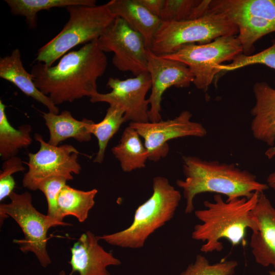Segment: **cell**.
Masks as SVG:
<instances>
[{
  "label": "cell",
  "instance_id": "32",
  "mask_svg": "<svg viewBox=\"0 0 275 275\" xmlns=\"http://www.w3.org/2000/svg\"><path fill=\"white\" fill-rule=\"evenodd\" d=\"M138 1L152 14L159 17L164 0H138Z\"/></svg>",
  "mask_w": 275,
  "mask_h": 275
},
{
  "label": "cell",
  "instance_id": "13",
  "mask_svg": "<svg viewBox=\"0 0 275 275\" xmlns=\"http://www.w3.org/2000/svg\"><path fill=\"white\" fill-rule=\"evenodd\" d=\"M146 54L147 70L152 82L151 94L148 98L150 105L148 118L149 122H156L161 120V102L164 92L171 87L187 88L194 77L188 67L181 62L158 56L148 48Z\"/></svg>",
  "mask_w": 275,
  "mask_h": 275
},
{
  "label": "cell",
  "instance_id": "3",
  "mask_svg": "<svg viewBox=\"0 0 275 275\" xmlns=\"http://www.w3.org/2000/svg\"><path fill=\"white\" fill-rule=\"evenodd\" d=\"M184 180L178 179L177 185L183 189L185 200V213L194 210V199L201 193L223 195L227 199L250 198L257 191L263 193L269 186L259 182L256 176L233 163L208 161L192 156L182 157Z\"/></svg>",
  "mask_w": 275,
  "mask_h": 275
},
{
  "label": "cell",
  "instance_id": "6",
  "mask_svg": "<svg viewBox=\"0 0 275 275\" xmlns=\"http://www.w3.org/2000/svg\"><path fill=\"white\" fill-rule=\"evenodd\" d=\"M238 33L237 26L225 16L208 13L195 19L162 22L150 49L158 56H163L175 52L185 44H206Z\"/></svg>",
  "mask_w": 275,
  "mask_h": 275
},
{
  "label": "cell",
  "instance_id": "11",
  "mask_svg": "<svg viewBox=\"0 0 275 275\" xmlns=\"http://www.w3.org/2000/svg\"><path fill=\"white\" fill-rule=\"evenodd\" d=\"M191 117L190 112L183 111L173 119L156 122H130L129 125L144 139L148 159L156 162L168 154L169 141L187 136L203 138L207 134L203 125L191 121Z\"/></svg>",
  "mask_w": 275,
  "mask_h": 275
},
{
  "label": "cell",
  "instance_id": "12",
  "mask_svg": "<svg viewBox=\"0 0 275 275\" xmlns=\"http://www.w3.org/2000/svg\"><path fill=\"white\" fill-rule=\"evenodd\" d=\"M112 91L96 94L90 98L91 102H106L120 107L124 112L125 122H149V101L146 96L151 89L152 82L148 72L132 78L121 80L109 77L106 84Z\"/></svg>",
  "mask_w": 275,
  "mask_h": 275
},
{
  "label": "cell",
  "instance_id": "18",
  "mask_svg": "<svg viewBox=\"0 0 275 275\" xmlns=\"http://www.w3.org/2000/svg\"><path fill=\"white\" fill-rule=\"evenodd\" d=\"M0 77L12 83L25 95L45 105L49 112L59 114L58 107L37 89L32 75L24 69L19 49L16 48L11 54L0 58Z\"/></svg>",
  "mask_w": 275,
  "mask_h": 275
},
{
  "label": "cell",
  "instance_id": "29",
  "mask_svg": "<svg viewBox=\"0 0 275 275\" xmlns=\"http://www.w3.org/2000/svg\"><path fill=\"white\" fill-rule=\"evenodd\" d=\"M66 179L62 177H51L41 181L37 186V190L41 191L45 196L47 202V213L50 218L62 224H70L62 222L59 216L58 199L62 188L66 185Z\"/></svg>",
  "mask_w": 275,
  "mask_h": 275
},
{
  "label": "cell",
  "instance_id": "33",
  "mask_svg": "<svg viewBox=\"0 0 275 275\" xmlns=\"http://www.w3.org/2000/svg\"><path fill=\"white\" fill-rule=\"evenodd\" d=\"M267 182L269 187L275 190V171L269 175Z\"/></svg>",
  "mask_w": 275,
  "mask_h": 275
},
{
  "label": "cell",
  "instance_id": "36",
  "mask_svg": "<svg viewBox=\"0 0 275 275\" xmlns=\"http://www.w3.org/2000/svg\"><path fill=\"white\" fill-rule=\"evenodd\" d=\"M270 275H275V271H269Z\"/></svg>",
  "mask_w": 275,
  "mask_h": 275
},
{
  "label": "cell",
  "instance_id": "15",
  "mask_svg": "<svg viewBox=\"0 0 275 275\" xmlns=\"http://www.w3.org/2000/svg\"><path fill=\"white\" fill-rule=\"evenodd\" d=\"M252 214L258 225L250 241L252 254L258 264L275 269V208L263 193L259 194Z\"/></svg>",
  "mask_w": 275,
  "mask_h": 275
},
{
  "label": "cell",
  "instance_id": "8",
  "mask_svg": "<svg viewBox=\"0 0 275 275\" xmlns=\"http://www.w3.org/2000/svg\"><path fill=\"white\" fill-rule=\"evenodd\" d=\"M242 53L236 36L222 37L203 44H187L174 53L160 56L186 65L194 75L193 83L198 89L207 91L223 63L232 61Z\"/></svg>",
  "mask_w": 275,
  "mask_h": 275
},
{
  "label": "cell",
  "instance_id": "17",
  "mask_svg": "<svg viewBox=\"0 0 275 275\" xmlns=\"http://www.w3.org/2000/svg\"><path fill=\"white\" fill-rule=\"evenodd\" d=\"M107 4L111 12L140 33L146 47L150 48L162 22L160 18L152 14L138 0H112Z\"/></svg>",
  "mask_w": 275,
  "mask_h": 275
},
{
  "label": "cell",
  "instance_id": "10",
  "mask_svg": "<svg viewBox=\"0 0 275 275\" xmlns=\"http://www.w3.org/2000/svg\"><path fill=\"white\" fill-rule=\"evenodd\" d=\"M97 41L104 52L114 53L112 63L119 71L135 76L148 72L144 40L121 18L116 17Z\"/></svg>",
  "mask_w": 275,
  "mask_h": 275
},
{
  "label": "cell",
  "instance_id": "27",
  "mask_svg": "<svg viewBox=\"0 0 275 275\" xmlns=\"http://www.w3.org/2000/svg\"><path fill=\"white\" fill-rule=\"evenodd\" d=\"M237 265V261L231 260L210 264L206 257L199 254L179 275H233Z\"/></svg>",
  "mask_w": 275,
  "mask_h": 275
},
{
  "label": "cell",
  "instance_id": "20",
  "mask_svg": "<svg viewBox=\"0 0 275 275\" xmlns=\"http://www.w3.org/2000/svg\"><path fill=\"white\" fill-rule=\"evenodd\" d=\"M140 137L136 130L129 125L123 131L119 143L112 148L113 154L125 172L146 166L148 153Z\"/></svg>",
  "mask_w": 275,
  "mask_h": 275
},
{
  "label": "cell",
  "instance_id": "25",
  "mask_svg": "<svg viewBox=\"0 0 275 275\" xmlns=\"http://www.w3.org/2000/svg\"><path fill=\"white\" fill-rule=\"evenodd\" d=\"M124 116L122 108L117 105H109L103 120L98 123L93 122L89 125L90 133L96 136L98 143V151L94 162L101 163L103 162L109 140L125 122Z\"/></svg>",
  "mask_w": 275,
  "mask_h": 275
},
{
  "label": "cell",
  "instance_id": "24",
  "mask_svg": "<svg viewBox=\"0 0 275 275\" xmlns=\"http://www.w3.org/2000/svg\"><path fill=\"white\" fill-rule=\"evenodd\" d=\"M14 15L24 16L29 26H37V13L52 8H66L72 5L94 6L95 0H5Z\"/></svg>",
  "mask_w": 275,
  "mask_h": 275
},
{
  "label": "cell",
  "instance_id": "1",
  "mask_svg": "<svg viewBox=\"0 0 275 275\" xmlns=\"http://www.w3.org/2000/svg\"><path fill=\"white\" fill-rule=\"evenodd\" d=\"M107 58L97 40L61 57L55 66L37 63L31 73L38 90L57 105L96 94L97 81L104 73Z\"/></svg>",
  "mask_w": 275,
  "mask_h": 275
},
{
  "label": "cell",
  "instance_id": "34",
  "mask_svg": "<svg viewBox=\"0 0 275 275\" xmlns=\"http://www.w3.org/2000/svg\"><path fill=\"white\" fill-rule=\"evenodd\" d=\"M265 155L268 159H270L275 156V144L272 147H270L265 152Z\"/></svg>",
  "mask_w": 275,
  "mask_h": 275
},
{
  "label": "cell",
  "instance_id": "14",
  "mask_svg": "<svg viewBox=\"0 0 275 275\" xmlns=\"http://www.w3.org/2000/svg\"><path fill=\"white\" fill-rule=\"evenodd\" d=\"M99 240L100 236L88 231L74 243L71 248L70 275L74 272L79 275H111L107 267L121 264L119 259L99 244Z\"/></svg>",
  "mask_w": 275,
  "mask_h": 275
},
{
  "label": "cell",
  "instance_id": "35",
  "mask_svg": "<svg viewBox=\"0 0 275 275\" xmlns=\"http://www.w3.org/2000/svg\"><path fill=\"white\" fill-rule=\"evenodd\" d=\"M59 275H66V274L64 270H61Z\"/></svg>",
  "mask_w": 275,
  "mask_h": 275
},
{
  "label": "cell",
  "instance_id": "5",
  "mask_svg": "<svg viewBox=\"0 0 275 275\" xmlns=\"http://www.w3.org/2000/svg\"><path fill=\"white\" fill-rule=\"evenodd\" d=\"M66 8L69 14L68 21L58 35L38 49L35 61L52 66L73 47L98 40L117 17L107 3Z\"/></svg>",
  "mask_w": 275,
  "mask_h": 275
},
{
  "label": "cell",
  "instance_id": "23",
  "mask_svg": "<svg viewBox=\"0 0 275 275\" xmlns=\"http://www.w3.org/2000/svg\"><path fill=\"white\" fill-rule=\"evenodd\" d=\"M208 13L247 14L275 24V0H210Z\"/></svg>",
  "mask_w": 275,
  "mask_h": 275
},
{
  "label": "cell",
  "instance_id": "30",
  "mask_svg": "<svg viewBox=\"0 0 275 275\" xmlns=\"http://www.w3.org/2000/svg\"><path fill=\"white\" fill-rule=\"evenodd\" d=\"M16 183L12 175L0 174V201L9 197L15 187Z\"/></svg>",
  "mask_w": 275,
  "mask_h": 275
},
{
  "label": "cell",
  "instance_id": "4",
  "mask_svg": "<svg viewBox=\"0 0 275 275\" xmlns=\"http://www.w3.org/2000/svg\"><path fill=\"white\" fill-rule=\"evenodd\" d=\"M152 188L151 196L136 209L130 226L119 232L100 236V239L123 248L143 247L153 233L173 217L181 198L180 193L166 177H154Z\"/></svg>",
  "mask_w": 275,
  "mask_h": 275
},
{
  "label": "cell",
  "instance_id": "28",
  "mask_svg": "<svg viewBox=\"0 0 275 275\" xmlns=\"http://www.w3.org/2000/svg\"><path fill=\"white\" fill-rule=\"evenodd\" d=\"M263 64L275 70V42L267 48L255 54L237 55L229 64H222L217 69L220 72L230 71L254 64Z\"/></svg>",
  "mask_w": 275,
  "mask_h": 275
},
{
  "label": "cell",
  "instance_id": "22",
  "mask_svg": "<svg viewBox=\"0 0 275 275\" xmlns=\"http://www.w3.org/2000/svg\"><path fill=\"white\" fill-rule=\"evenodd\" d=\"M97 189L88 191L78 190L65 185L58 197L59 216L61 221L66 216H73L80 223L88 218L90 210L95 204Z\"/></svg>",
  "mask_w": 275,
  "mask_h": 275
},
{
  "label": "cell",
  "instance_id": "7",
  "mask_svg": "<svg viewBox=\"0 0 275 275\" xmlns=\"http://www.w3.org/2000/svg\"><path fill=\"white\" fill-rule=\"evenodd\" d=\"M10 202L0 205L1 224L8 216L12 217L21 229L24 238L14 239L23 253L35 254L40 264L46 267L51 263L47 251L48 230L58 226H68L39 212L33 206L31 194L25 191L17 194L13 191L9 196Z\"/></svg>",
  "mask_w": 275,
  "mask_h": 275
},
{
  "label": "cell",
  "instance_id": "16",
  "mask_svg": "<svg viewBox=\"0 0 275 275\" xmlns=\"http://www.w3.org/2000/svg\"><path fill=\"white\" fill-rule=\"evenodd\" d=\"M255 103L251 114L252 133L256 139L270 147L275 144V89L264 81L253 88Z\"/></svg>",
  "mask_w": 275,
  "mask_h": 275
},
{
  "label": "cell",
  "instance_id": "26",
  "mask_svg": "<svg viewBox=\"0 0 275 275\" xmlns=\"http://www.w3.org/2000/svg\"><path fill=\"white\" fill-rule=\"evenodd\" d=\"M210 0H164L159 16L162 22H179L208 13Z\"/></svg>",
  "mask_w": 275,
  "mask_h": 275
},
{
  "label": "cell",
  "instance_id": "2",
  "mask_svg": "<svg viewBox=\"0 0 275 275\" xmlns=\"http://www.w3.org/2000/svg\"><path fill=\"white\" fill-rule=\"evenodd\" d=\"M260 193L255 192L250 198H237L224 201L221 195L215 194L213 201H205V209L195 211L201 224L194 227L191 238L205 242L201 247L204 253L220 252L223 249L222 239L233 245H245L248 229L258 230L252 210Z\"/></svg>",
  "mask_w": 275,
  "mask_h": 275
},
{
  "label": "cell",
  "instance_id": "21",
  "mask_svg": "<svg viewBox=\"0 0 275 275\" xmlns=\"http://www.w3.org/2000/svg\"><path fill=\"white\" fill-rule=\"evenodd\" d=\"M6 105L0 100V157L6 160L16 156L19 150L26 148L32 143V127L22 124L18 129L9 123L5 112Z\"/></svg>",
  "mask_w": 275,
  "mask_h": 275
},
{
  "label": "cell",
  "instance_id": "19",
  "mask_svg": "<svg viewBox=\"0 0 275 275\" xmlns=\"http://www.w3.org/2000/svg\"><path fill=\"white\" fill-rule=\"evenodd\" d=\"M45 125L49 132L48 143L58 146L62 142L73 138L79 142H89L92 134L89 129L93 122L86 118L79 121L75 119L68 111L55 114L50 112H41Z\"/></svg>",
  "mask_w": 275,
  "mask_h": 275
},
{
  "label": "cell",
  "instance_id": "31",
  "mask_svg": "<svg viewBox=\"0 0 275 275\" xmlns=\"http://www.w3.org/2000/svg\"><path fill=\"white\" fill-rule=\"evenodd\" d=\"M1 175H12L16 172L23 171L25 168L21 159L17 156L11 157L5 160L2 166Z\"/></svg>",
  "mask_w": 275,
  "mask_h": 275
},
{
  "label": "cell",
  "instance_id": "9",
  "mask_svg": "<svg viewBox=\"0 0 275 275\" xmlns=\"http://www.w3.org/2000/svg\"><path fill=\"white\" fill-rule=\"evenodd\" d=\"M34 138L40 143L39 150L28 154V171L22 183L30 190H37L43 180L51 177H62L72 180V174H79L81 170L77 161L80 152L71 145L54 146L46 143L41 135L35 133Z\"/></svg>",
  "mask_w": 275,
  "mask_h": 275
}]
</instances>
